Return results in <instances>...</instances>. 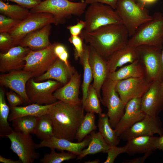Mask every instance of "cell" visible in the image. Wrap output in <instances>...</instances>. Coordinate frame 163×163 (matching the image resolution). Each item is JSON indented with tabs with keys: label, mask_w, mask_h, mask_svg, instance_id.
<instances>
[{
	"label": "cell",
	"mask_w": 163,
	"mask_h": 163,
	"mask_svg": "<svg viewBox=\"0 0 163 163\" xmlns=\"http://www.w3.org/2000/svg\"><path fill=\"white\" fill-rule=\"evenodd\" d=\"M102 57L107 59L128 43V32L123 24H110L91 32L84 29L79 35Z\"/></svg>",
	"instance_id": "obj_1"
},
{
	"label": "cell",
	"mask_w": 163,
	"mask_h": 163,
	"mask_svg": "<svg viewBox=\"0 0 163 163\" xmlns=\"http://www.w3.org/2000/svg\"><path fill=\"white\" fill-rule=\"evenodd\" d=\"M82 104H72L59 100L47 113L52 122L54 136L73 142L84 116Z\"/></svg>",
	"instance_id": "obj_2"
},
{
	"label": "cell",
	"mask_w": 163,
	"mask_h": 163,
	"mask_svg": "<svg viewBox=\"0 0 163 163\" xmlns=\"http://www.w3.org/2000/svg\"><path fill=\"white\" fill-rule=\"evenodd\" d=\"M87 4L69 0H45L30 9V13H46L53 16L55 24L64 23L72 15L80 16L84 13Z\"/></svg>",
	"instance_id": "obj_3"
},
{
	"label": "cell",
	"mask_w": 163,
	"mask_h": 163,
	"mask_svg": "<svg viewBox=\"0 0 163 163\" xmlns=\"http://www.w3.org/2000/svg\"><path fill=\"white\" fill-rule=\"evenodd\" d=\"M152 18L141 25L129 37L127 44L134 47L141 45L162 46L163 14L156 12Z\"/></svg>",
	"instance_id": "obj_4"
},
{
	"label": "cell",
	"mask_w": 163,
	"mask_h": 163,
	"mask_svg": "<svg viewBox=\"0 0 163 163\" xmlns=\"http://www.w3.org/2000/svg\"><path fill=\"white\" fill-rule=\"evenodd\" d=\"M115 10L127 29L129 37L141 25L152 18L145 6L137 2L136 0H120Z\"/></svg>",
	"instance_id": "obj_5"
},
{
	"label": "cell",
	"mask_w": 163,
	"mask_h": 163,
	"mask_svg": "<svg viewBox=\"0 0 163 163\" xmlns=\"http://www.w3.org/2000/svg\"><path fill=\"white\" fill-rule=\"evenodd\" d=\"M85 13L86 26L84 29L91 32L99 27L110 24H123L116 11L110 6L99 2L92 3Z\"/></svg>",
	"instance_id": "obj_6"
},
{
	"label": "cell",
	"mask_w": 163,
	"mask_h": 163,
	"mask_svg": "<svg viewBox=\"0 0 163 163\" xmlns=\"http://www.w3.org/2000/svg\"><path fill=\"white\" fill-rule=\"evenodd\" d=\"M139 59L145 70V77L150 83L162 82L163 66L162 60V46L141 45L136 47Z\"/></svg>",
	"instance_id": "obj_7"
},
{
	"label": "cell",
	"mask_w": 163,
	"mask_h": 163,
	"mask_svg": "<svg viewBox=\"0 0 163 163\" xmlns=\"http://www.w3.org/2000/svg\"><path fill=\"white\" fill-rule=\"evenodd\" d=\"M117 82L107 78L101 89V102L107 109V114L110 124L114 129L124 113L126 105L116 91Z\"/></svg>",
	"instance_id": "obj_8"
},
{
	"label": "cell",
	"mask_w": 163,
	"mask_h": 163,
	"mask_svg": "<svg viewBox=\"0 0 163 163\" xmlns=\"http://www.w3.org/2000/svg\"><path fill=\"white\" fill-rule=\"evenodd\" d=\"M5 137L10 140V148L17 155L22 163H33L39 158L40 154L36 151V144L30 134L13 129Z\"/></svg>",
	"instance_id": "obj_9"
},
{
	"label": "cell",
	"mask_w": 163,
	"mask_h": 163,
	"mask_svg": "<svg viewBox=\"0 0 163 163\" xmlns=\"http://www.w3.org/2000/svg\"><path fill=\"white\" fill-rule=\"evenodd\" d=\"M56 43L40 50H30L24 58L26 63L23 70L32 74L33 77L46 72L58 58L54 52Z\"/></svg>",
	"instance_id": "obj_10"
},
{
	"label": "cell",
	"mask_w": 163,
	"mask_h": 163,
	"mask_svg": "<svg viewBox=\"0 0 163 163\" xmlns=\"http://www.w3.org/2000/svg\"><path fill=\"white\" fill-rule=\"evenodd\" d=\"M55 23L53 15L46 13H30L8 33L13 38L15 46L19 45L29 33L46 25Z\"/></svg>",
	"instance_id": "obj_11"
},
{
	"label": "cell",
	"mask_w": 163,
	"mask_h": 163,
	"mask_svg": "<svg viewBox=\"0 0 163 163\" xmlns=\"http://www.w3.org/2000/svg\"><path fill=\"white\" fill-rule=\"evenodd\" d=\"M63 85L60 82L51 79L38 82L32 78L27 83L26 90L31 103L40 105H49L56 102L54 92Z\"/></svg>",
	"instance_id": "obj_12"
},
{
	"label": "cell",
	"mask_w": 163,
	"mask_h": 163,
	"mask_svg": "<svg viewBox=\"0 0 163 163\" xmlns=\"http://www.w3.org/2000/svg\"><path fill=\"white\" fill-rule=\"evenodd\" d=\"M158 134L163 135L162 121L158 116H152L145 115L141 120L122 133L120 139L127 141L132 138L143 136H154Z\"/></svg>",
	"instance_id": "obj_13"
},
{
	"label": "cell",
	"mask_w": 163,
	"mask_h": 163,
	"mask_svg": "<svg viewBox=\"0 0 163 163\" xmlns=\"http://www.w3.org/2000/svg\"><path fill=\"white\" fill-rule=\"evenodd\" d=\"M150 84L145 77L130 78L117 82L115 88L126 104L132 99L141 98L148 90Z\"/></svg>",
	"instance_id": "obj_14"
},
{
	"label": "cell",
	"mask_w": 163,
	"mask_h": 163,
	"mask_svg": "<svg viewBox=\"0 0 163 163\" xmlns=\"http://www.w3.org/2000/svg\"><path fill=\"white\" fill-rule=\"evenodd\" d=\"M142 111L145 114L158 116L163 110V87L162 83L153 82L141 98Z\"/></svg>",
	"instance_id": "obj_15"
},
{
	"label": "cell",
	"mask_w": 163,
	"mask_h": 163,
	"mask_svg": "<svg viewBox=\"0 0 163 163\" xmlns=\"http://www.w3.org/2000/svg\"><path fill=\"white\" fill-rule=\"evenodd\" d=\"M33 77L32 74L23 69L14 70L1 75L0 83L21 96L25 103L30 104L31 102L27 94L26 85L28 80Z\"/></svg>",
	"instance_id": "obj_16"
},
{
	"label": "cell",
	"mask_w": 163,
	"mask_h": 163,
	"mask_svg": "<svg viewBox=\"0 0 163 163\" xmlns=\"http://www.w3.org/2000/svg\"><path fill=\"white\" fill-rule=\"evenodd\" d=\"M145 114L142 111L141 98L132 99L125 105L124 113L114 128L119 136L136 122L142 120Z\"/></svg>",
	"instance_id": "obj_17"
},
{
	"label": "cell",
	"mask_w": 163,
	"mask_h": 163,
	"mask_svg": "<svg viewBox=\"0 0 163 163\" xmlns=\"http://www.w3.org/2000/svg\"><path fill=\"white\" fill-rule=\"evenodd\" d=\"M31 50L19 45L14 46L7 52L0 53V71L7 72L23 69L24 57Z\"/></svg>",
	"instance_id": "obj_18"
},
{
	"label": "cell",
	"mask_w": 163,
	"mask_h": 163,
	"mask_svg": "<svg viewBox=\"0 0 163 163\" xmlns=\"http://www.w3.org/2000/svg\"><path fill=\"white\" fill-rule=\"evenodd\" d=\"M89 46V62L94 80L92 85L101 102V91L108 74L106 60L100 55L93 48Z\"/></svg>",
	"instance_id": "obj_19"
},
{
	"label": "cell",
	"mask_w": 163,
	"mask_h": 163,
	"mask_svg": "<svg viewBox=\"0 0 163 163\" xmlns=\"http://www.w3.org/2000/svg\"><path fill=\"white\" fill-rule=\"evenodd\" d=\"M91 139L90 135H88L82 142H74L67 139L59 138L53 136L49 139L41 141L39 144H36V148L38 149L47 147L60 151H67L78 156L84 149L88 146Z\"/></svg>",
	"instance_id": "obj_20"
},
{
	"label": "cell",
	"mask_w": 163,
	"mask_h": 163,
	"mask_svg": "<svg viewBox=\"0 0 163 163\" xmlns=\"http://www.w3.org/2000/svg\"><path fill=\"white\" fill-rule=\"evenodd\" d=\"M81 77V74L76 71L67 83L54 92V97L57 100L70 104H82V99L79 98Z\"/></svg>",
	"instance_id": "obj_21"
},
{
	"label": "cell",
	"mask_w": 163,
	"mask_h": 163,
	"mask_svg": "<svg viewBox=\"0 0 163 163\" xmlns=\"http://www.w3.org/2000/svg\"><path fill=\"white\" fill-rule=\"evenodd\" d=\"M76 71L74 67L68 66L58 58L46 72L34 79L38 82L54 79L64 85L69 82Z\"/></svg>",
	"instance_id": "obj_22"
},
{
	"label": "cell",
	"mask_w": 163,
	"mask_h": 163,
	"mask_svg": "<svg viewBox=\"0 0 163 163\" xmlns=\"http://www.w3.org/2000/svg\"><path fill=\"white\" fill-rule=\"evenodd\" d=\"M139 59L136 47L127 44L114 52L107 59L108 74L114 72L118 67L127 63H132Z\"/></svg>",
	"instance_id": "obj_23"
},
{
	"label": "cell",
	"mask_w": 163,
	"mask_h": 163,
	"mask_svg": "<svg viewBox=\"0 0 163 163\" xmlns=\"http://www.w3.org/2000/svg\"><path fill=\"white\" fill-rule=\"evenodd\" d=\"M51 24L28 34L18 45L28 47L31 50H40L51 45L49 37L51 28Z\"/></svg>",
	"instance_id": "obj_24"
},
{
	"label": "cell",
	"mask_w": 163,
	"mask_h": 163,
	"mask_svg": "<svg viewBox=\"0 0 163 163\" xmlns=\"http://www.w3.org/2000/svg\"><path fill=\"white\" fill-rule=\"evenodd\" d=\"M158 137L154 136H143L136 137L127 141L126 153L131 156L137 154L152 152L157 149Z\"/></svg>",
	"instance_id": "obj_25"
},
{
	"label": "cell",
	"mask_w": 163,
	"mask_h": 163,
	"mask_svg": "<svg viewBox=\"0 0 163 163\" xmlns=\"http://www.w3.org/2000/svg\"><path fill=\"white\" fill-rule=\"evenodd\" d=\"M144 66L139 59L123 66L114 72L109 73L107 78L118 82L126 79L145 77Z\"/></svg>",
	"instance_id": "obj_26"
},
{
	"label": "cell",
	"mask_w": 163,
	"mask_h": 163,
	"mask_svg": "<svg viewBox=\"0 0 163 163\" xmlns=\"http://www.w3.org/2000/svg\"><path fill=\"white\" fill-rule=\"evenodd\" d=\"M53 104L40 105L33 103L24 106H9L11 112L9 116L8 121H12L16 119L25 116L38 117L47 113Z\"/></svg>",
	"instance_id": "obj_27"
},
{
	"label": "cell",
	"mask_w": 163,
	"mask_h": 163,
	"mask_svg": "<svg viewBox=\"0 0 163 163\" xmlns=\"http://www.w3.org/2000/svg\"><path fill=\"white\" fill-rule=\"evenodd\" d=\"M90 135L91 140L88 147L84 149L80 155L77 156V160L82 159L88 155L99 152L107 153L109 149L110 146L99 132L93 131L90 133Z\"/></svg>",
	"instance_id": "obj_28"
},
{
	"label": "cell",
	"mask_w": 163,
	"mask_h": 163,
	"mask_svg": "<svg viewBox=\"0 0 163 163\" xmlns=\"http://www.w3.org/2000/svg\"><path fill=\"white\" fill-rule=\"evenodd\" d=\"M97 127L99 132L110 146H117L119 144L120 139L112 127L107 114H99Z\"/></svg>",
	"instance_id": "obj_29"
},
{
	"label": "cell",
	"mask_w": 163,
	"mask_h": 163,
	"mask_svg": "<svg viewBox=\"0 0 163 163\" xmlns=\"http://www.w3.org/2000/svg\"><path fill=\"white\" fill-rule=\"evenodd\" d=\"M84 51L80 58V62L84 70L83 81L82 84V105L86 98L88 91L93 78L91 69L89 62L90 46L84 43Z\"/></svg>",
	"instance_id": "obj_30"
},
{
	"label": "cell",
	"mask_w": 163,
	"mask_h": 163,
	"mask_svg": "<svg viewBox=\"0 0 163 163\" xmlns=\"http://www.w3.org/2000/svg\"><path fill=\"white\" fill-rule=\"evenodd\" d=\"M34 134L41 141L49 139L54 136L53 124L47 113L37 117Z\"/></svg>",
	"instance_id": "obj_31"
},
{
	"label": "cell",
	"mask_w": 163,
	"mask_h": 163,
	"mask_svg": "<svg viewBox=\"0 0 163 163\" xmlns=\"http://www.w3.org/2000/svg\"><path fill=\"white\" fill-rule=\"evenodd\" d=\"M9 106L7 104L3 90L0 89V136L4 137L13 129L8 123Z\"/></svg>",
	"instance_id": "obj_32"
},
{
	"label": "cell",
	"mask_w": 163,
	"mask_h": 163,
	"mask_svg": "<svg viewBox=\"0 0 163 163\" xmlns=\"http://www.w3.org/2000/svg\"><path fill=\"white\" fill-rule=\"evenodd\" d=\"M0 12L3 14L11 18L22 20L30 14L28 9L19 5L9 4L0 0Z\"/></svg>",
	"instance_id": "obj_33"
},
{
	"label": "cell",
	"mask_w": 163,
	"mask_h": 163,
	"mask_svg": "<svg viewBox=\"0 0 163 163\" xmlns=\"http://www.w3.org/2000/svg\"><path fill=\"white\" fill-rule=\"evenodd\" d=\"M95 121L94 113L87 112L83 118L75 136V139L78 142H82L88 134L97 129Z\"/></svg>",
	"instance_id": "obj_34"
},
{
	"label": "cell",
	"mask_w": 163,
	"mask_h": 163,
	"mask_svg": "<svg viewBox=\"0 0 163 163\" xmlns=\"http://www.w3.org/2000/svg\"><path fill=\"white\" fill-rule=\"evenodd\" d=\"M12 122L14 129L25 134H35L37 117L33 116L23 117L16 119Z\"/></svg>",
	"instance_id": "obj_35"
},
{
	"label": "cell",
	"mask_w": 163,
	"mask_h": 163,
	"mask_svg": "<svg viewBox=\"0 0 163 163\" xmlns=\"http://www.w3.org/2000/svg\"><path fill=\"white\" fill-rule=\"evenodd\" d=\"M100 101L97 91L92 84L90 85L88 91L86 98L82 105L84 110L88 112L98 114H101L102 109Z\"/></svg>",
	"instance_id": "obj_36"
},
{
	"label": "cell",
	"mask_w": 163,
	"mask_h": 163,
	"mask_svg": "<svg viewBox=\"0 0 163 163\" xmlns=\"http://www.w3.org/2000/svg\"><path fill=\"white\" fill-rule=\"evenodd\" d=\"M50 153L45 154L40 161V163H61L65 161L74 159L77 155L70 152L64 151L57 152L55 149H51Z\"/></svg>",
	"instance_id": "obj_37"
},
{
	"label": "cell",
	"mask_w": 163,
	"mask_h": 163,
	"mask_svg": "<svg viewBox=\"0 0 163 163\" xmlns=\"http://www.w3.org/2000/svg\"><path fill=\"white\" fill-rule=\"evenodd\" d=\"M21 21L0 15V33L8 32Z\"/></svg>",
	"instance_id": "obj_38"
},
{
	"label": "cell",
	"mask_w": 163,
	"mask_h": 163,
	"mask_svg": "<svg viewBox=\"0 0 163 163\" xmlns=\"http://www.w3.org/2000/svg\"><path fill=\"white\" fill-rule=\"evenodd\" d=\"M68 40L74 46V58L75 60H77L81 56L84 51L83 40L80 36L71 35Z\"/></svg>",
	"instance_id": "obj_39"
},
{
	"label": "cell",
	"mask_w": 163,
	"mask_h": 163,
	"mask_svg": "<svg viewBox=\"0 0 163 163\" xmlns=\"http://www.w3.org/2000/svg\"><path fill=\"white\" fill-rule=\"evenodd\" d=\"M127 148L126 145L123 147H118L117 146H110L107 152V156L104 163H113L120 155L126 153Z\"/></svg>",
	"instance_id": "obj_40"
},
{
	"label": "cell",
	"mask_w": 163,
	"mask_h": 163,
	"mask_svg": "<svg viewBox=\"0 0 163 163\" xmlns=\"http://www.w3.org/2000/svg\"><path fill=\"white\" fill-rule=\"evenodd\" d=\"M0 33V50L6 52L11 48L15 46L13 38L8 32Z\"/></svg>",
	"instance_id": "obj_41"
},
{
	"label": "cell",
	"mask_w": 163,
	"mask_h": 163,
	"mask_svg": "<svg viewBox=\"0 0 163 163\" xmlns=\"http://www.w3.org/2000/svg\"><path fill=\"white\" fill-rule=\"evenodd\" d=\"M6 96L10 107L18 106L24 103L22 97L13 91L8 92Z\"/></svg>",
	"instance_id": "obj_42"
},
{
	"label": "cell",
	"mask_w": 163,
	"mask_h": 163,
	"mask_svg": "<svg viewBox=\"0 0 163 163\" xmlns=\"http://www.w3.org/2000/svg\"><path fill=\"white\" fill-rule=\"evenodd\" d=\"M85 21L80 20L75 25L67 26V28L69 30L71 35L78 36L80 35L83 29L85 28Z\"/></svg>",
	"instance_id": "obj_43"
},
{
	"label": "cell",
	"mask_w": 163,
	"mask_h": 163,
	"mask_svg": "<svg viewBox=\"0 0 163 163\" xmlns=\"http://www.w3.org/2000/svg\"><path fill=\"white\" fill-rule=\"evenodd\" d=\"M9 1L17 3L22 7L27 9H31L39 4L42 0H2Z\"/></svg>",
	"instance_id": "obj_44"
},
{
	"label": "cell",
	"mask_w": 163,
	"mask_h": 163,
	"mask_svg": "<svg viewBox=\"0 0 163 163\" xmlns=\"http://www.w3.org/2000/svg\"><path fill=\"white\" fill-rule=\"evenodd\" d=\"M120 0H85L84 2L87 4H90L95 2L101 3L108 5L115 10L117 2Z\"/></svg>",
	"instance_id": "obj_45"
},
{
	"label": "cell",
	"mask_w": 163,
	"mask_h": 163,
	"mask_svg": "<svg viewBox=\"0 0 163 163\" xmlns=\"http://www.w3.org/2000/svg\"><path fill=\"white\" fill-rule=\"evenodd\" d=\"M152 152H149L144 154V155L132 159L126 160L124 162L125 163H143L148 157L151 155Z\"/></svg>",
	"instance_id": "obj_46"
},
{
	"label": "cell",
	"mask_w": 163,
	"mask_h": 163,
	"mask_svg": "<svg viewBox=\"0 0 163 163\" xmlns=\"http://www.w3.org/2000/svg\"><path fill=\"white\" fill-rule=\"evenodd\" d=\"M0 162L3 163H22L19 159L14 160L11 158H7L0 155Z\"/></svg>",
	"instance_id": "obj_47"
},
{
	"label": "cell",
	"mask_w": 163,
	"mask_h": 163,
	"mask_svg": "<svg viewBox=\"0 0 163 163\" xmlns=\"http://www.w3.org/2000/svg\"><path fill=\"white\" fill-rule=\"evenodd\" d=\"M157 148V149L163 151V135L158 137Z\"/></svg>",
	"instance_id": "obj_48"
},
{
	"label": "cell",
	"mask_w": 163,
	"mask_h": 163,
	"mask_svg": "<svg viewBox=\"0 0 163 163\" xmlns=\"http://www.w3.org/2000/svg\"><path fill=\"white\" fill-rule=\"evenodd\" d=\"M140 3L145 6L146 5L152 4L155 2L157 0H139Z\"/></svg>",
	"instance_id": "obj_49"
},
{
	"label": "cell",
	"mask_w": 163,
	"mask_h": 163,
	"mask_svg": "<svg viewBox=\"0 0 163 163\" xmlns=\"http://www.w3.org/2000/svg\"><path fill=\"white\" fill-rule=\"evenodd\" d=\"M100 162V161L99 159H96L91 161H85V163H99Z\"/></svg>",
	"instance_id": "obj_50"
},
{
	"label": "cell",
	"mask_w": 163,
	"mask_h": 163,
	"mask_svg": "<svg viewBox=\"0 0 163 163\" xmlns=\"http://www.w3.org/2000/svg\"><path fill=\"white\" fill-rule=\"evenodd\" d=\"M161 57H162V64H163V45H162ZM162 87H163V81H162Z\"/></svg>",
	"instance_id": "obj_51"
},
{
	"label": "cell",
	"mask_w": 163,
	"mask_h": 163,
	"mask_svg": "<svg viewBox=\"0 0 163 163\" xmlns=\"http://www.w3.org/2000/svg\"><path fill=\"white\" fill-rule=\"evenodd\" d=\"M70 0L71 1H75L76 0Z\"/></svg>",
	"instance_id": "obj_52"
},
{
	"label": "cell",
	"mask_w": 163,
	"mask_h": 163,
	"mask_svg": "<svg viewBox=\"0 0 163 163\" xmlns=\"http://www.w3.org/2000/svg\"><path fill=\"white\" fill-rule=\"evenodd\" d=\"M43 0V1H44V0Z\"/></svg>",
	"instance_id": "obj_53"
}]
</instances>
